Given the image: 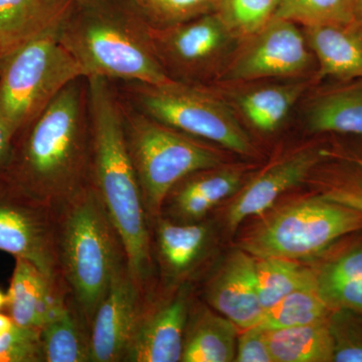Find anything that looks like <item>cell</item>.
I'll return each instance as SVG.
<instances>
[{
	"instance_id": "obj_1",
	"label": "cell",
	"mask_w": 362,
	"mask_h": 362,
	"mask_svg": "<svg viewBox=\"0 0 362 362\" xmlns=\"http://www.w3.org/2000/svg\"><path fill=\"white\" fill-rule=\"evenodd\" d=\"M20 133L1 169L28 194L58 209L90 185L87 78L64 88Z\"/></svg>"
},
{
	"instance_id": "obj_2",
	"label": "cell",
	"mask_w": 362,
	"mask_h": 362,
	"mask_svg": "<svg viewBox=\"0 0 362 362\" xmlns=\"http://www.w3.org/2000/svg\"><path fill=\"white\" fill-rule=\"evenodd\" d=\"M90 124V183L125 247L128 266L144 291L152 287L151 230L124 133L122 99L111 81L87 78Z\"/></svg>"
},
{
	"instance_id": "obj_3",
	"label": "cell",
	"mask_w": 362,
	"mask_h": 362,
	"mask_svg": "<svg viewBox=\"0 0 362 362\" xmlns=\"http://www.w3.org/2000/svg\"><path fill=\"white\" fill-rule=\"evenodd\" d=\"M86 78L158 85L169 82L148 28L125 0H80L57 32Z\"/></svg>"
},
{
	"instance_id": "obj_4",
	"label": "cell",
	"mask_w": 362,
	"mask_h": 362,
	"mask_svg": "<svg viewBox=\"0 0 362 362\" xmlns=\"http://www.w3.org/2000/svg\"><path fill=\"white\" fill-rule=\"evenodd\" d=\"M57 211V255L62 279L85 322L117 274L128 265L125 247L90 183Z\"/></svg>"
},
{
	"instance_id": "obj_5",
	"label": "cell",
	"mask_w": 362,
	"mask_h": 362,
	"mask_svg": "<svg viewBox=\"0 0 362 362\" xmlns=\"http://www.w3.org/2000/svg\"><path fill=\"white\" fill-rule=\"evenodd\" d=\"M126 145L149 223L160 216L171 189L187 176L220 168L223 156L201 140L135 110L122 100Z\"/></svg>"
},
{
	"instance_id": "obj_6",
	"label": "cell",
	"mask_w": 362,
	"mask_h": 362,
	"mask_svg": "<svg viewBox=\"0 0 362 362\" xmlns=\"http://www.w3.org/2000/svg\"><path fill=\"white\" fill-rule=\"evenodd\" d=\"M80 78L84 71L57 32L26 40L0 58V118L18 135Z\"/></svg>"
},
{
	"instance_id": "obj_7",
	"label": "cell",
	"mask_w": 362,
	"mask_h": 362,
	"mask_svg": "<svg viewBox=\"0 0 362 362\" xmlns=\"http://www.w3.org/2000/svg\"><path fill=\"white\" fill-rule=\"evenodd\" d=\"M123 90L130 106L157 122L240 156L256 153L232 109L204 86L176 81L158 85L127 82Z\"/></svg>"
},
{
	"instance_id": "obj_8",
	"label": "cell",
	"mask_w": 362,
	"mask_h": 362,
	"mask_svg": "<svg viewBox=\"0 0 362 362\" xmlns=\"http://www.w3.org/2000/svg\"><path fill=\"white\" fill-rule=\"evenodd\" d=\"M362 230V211L322 195L292 202L269 214L240 239L254 258L316 256L345 235Z\"/></svg>"
},
{
	"instance_id": "obj_9",
	"label": "cell",
	"mask_w": 362,
	"mask_h": 362,
	"mask_svg": "<svg viewBox=\"0 0 362 362\" xmlns=\"http://www.w3.org/2000/svg\"><path fill=\"white\" fill-rule=\"evenodd\" d=\"M147 28L166 75L185 84L204 86L220 80L240 42L216 13L169 28Z\"/></svg>"
},
{
	"instance_id": "obj_10",
	"label": "cell",
	"mask_w": 362,
	"mask_h": 362,
	"mask_svg": "<svg viewBox=\"0 0 362 362\" xmlns=\"http://www.w3.org/2000/svg\"><path fill=\"white\" fill-rule=\"evenodd\" d=\"M56 230V209L28 194L0 168V251L28 259L54 282L66 286L59 268Z\"/></svg>"
},
{
	"instance_id": "obj_11",
	"label": "cell",
	"mask_w": 362,
	"mask_h": 362,
	"mask_svg": "<svg viewBox=\"0 0 362 362\" xmlns=\"http://www.w3.org/2000/svg\"><path fill=\"white\" fill-rule=\"evenodd\" d=\"M233 54L220 81L251 82L263 78H298L313 65V54L298 23L274 18Z\"/></svg>"
},
{
	"instance_id": "obj_12",
	"label": "cell",
	"mask_w": 362,
	"mask_h": 362,
	"mask_svg": "<svg viewBox=\"0 0 362 362\" xmlns=\"http://www.w3.org/2000/svg\"><path fill=\"white\" fill-rule=\"evenodd\" d=\"M190 303L187 286L156 298L145 292L144 302L124 362H180L182 359Z\"/></svg>"
},
{
	"instance_id": "obj_13",
	"label": "cell",
	"mask_w": 362,
	"mask_h": 362,
	"mask_svg": "<svg viewBox=\"0 0 362 362\" xmlns=\"http://www.w3.org/2000/svg\"><path fill=\"white\" fill-rule=\"evenodd\" d=\"M145 291L129 266L117 274L90 325V362H124L139 319Z\"/></svg>"
},
{
	"instance_id": "obj_14",
	"label": "cell",
	"mask_w": 362,
	"mask_h": 362,
	"mask_svg": "<svg viewBox=\"0 0 362 362\" xmlns=\"http://www.w3.org/2000/svg\"><path fill=\"white\" fill-rule=\"evenodd\" d=\"M328 160L323 147H305L274 162L240 190L230 204L226 223L235 232L250 216L269 211L287 190L301 183L312 170Z\"/></svg>"
},
{
	"instance_id": "obj_15",
	"label": "cell",
	"mask_w": 362,
	"mask_h": 362,
	"mask_svg": "<svg viewBox=\"0 0 362 362\" xmlns=\"http://www.w3.org/2000/svg\"><path fill=\"white\" fill-rule=\"evenodd\" d=\"M206 301L237 327L259 325L264 311L259 301L256 259L243 250L233 252L207 282Z\"/></svg>"
},
{
	"instance_id": "obj_16",
	"label": "cell",
	"mask_w": 362,
	"mask_h": 362,
	"mask_svg": "<svg viewBox=\"0 0 362 362\" xmlns=\"http://www.w3.org/2000/svg\"><path fill=\"white\" fill-rule=\"evenodd\" d=\"M16 259L6 307L16 325L40 329L71 302L66 286L54 282L28 259Z\"/></svg>"
},
{
	"instance_id": "obj_17",
	"label": "cell",
	"mask_w": 362,
	"mask_h": 362,
	"mask_svg": "<svg viewBox=\"0 0 362 362\" xmlns=\"http://www.w3.org/2000/svg\"><path fill=\"white\" fill-rule=\"evenodd\" d=\"M243 176V169L221 166L192 173L169 192L160 216L178 223L204 221L218 204L239 192Z\"/></svg>"
},
{
	"instance_id": "obj_18",
	"label": "cell",
	"mask_w": 362,
	"mask_h": 362,
	"mask_svg": "<svg viewBox=\"0 0 362 362\" xmlns=\"http://www.w3.org/2000/svg\"><path fill=\"white\" fill-rule=\"evenodd\" d=\"M152 259L168 284L187 280L206 255L209 226L204 223H178L159 216L150 223Z\"/></svg>"
},
{
	"instance_id": "obj_19",
	"label": "cell",
	"mask_w": 362,
	"mask_h": 362,
	"mask_svg": "<svg viewBox=\"0 0 362 362\" xmlns=\"http://www.w3.org/2000/svg\"><path fill=\"white\" fill-rule=\"evenodd\" d=\"M318 77L338 82L362 78V23L304 26Z\"/></svg>"
},
{
	"instance_id": "obj_20",
	"label": "cell",
	"mask_w": 362,
	"mask_h": 362,
	"mask_svg": "<svg viewBox=\"0 0 362 362\" xmlns=\"http://www.w3.org/2000/svg\"><path fill=\"white\" fill-rule=\"evenodd\" d=\"M80 0H0V58L26 40L58 32Z\"/></svg>"
},
{
	"instance_id": "obj_21",
	"label": "cell",
	"mask_w": 362,
	"mask_h": 362,
	"mask_svg": "<svg viewBox=\"0 0 362 362\" xmlns=\"http://www.w3.org/2000/svg\"><path fill=\"white\" fill-rule=\"evenodd\" d=\"M311 133L362 137V78L343 81L317 93L306 110Z\"/></svg>"
},
{
	"instance_id": "obj_22",
	"label": "cell",
	"mask_w": 362,
	"mask_h": 362,
	"mask_svg": "<svg viewBox=\"0 0 362 362\" xmlns=\"http://www.w3.org/2000/svg\"><path fill=\"white\" fill-rule=\"evenodd\" d=\"M190 307L182 362L235 361L237 326L204 306Z\"/></svg>"
},
{
	"instance_id": "obj_23",
	"label": "cell",
	"mask_w": 362,
	"mask_h": 362,
	"mask_svg": "<svg viewBox=\"0 0 362 362\" xmlns=\"http://www.w3.org/2000/svg\"><path fill=\"white\" fill-rule=\"evenodd\" d=\"M317 288L331 310L362 315V247H352L315 271Z\"/></svg>"
},
{
	"instance_id": "obj_24",
	"label": "cell",
	"mask_w": 362,
	"mask_h": 362,
	"mask_svg": "<svg viewBox=\"0 0 362 362\" xmlns=\"http://www.w3.org/2000/svg\"><path fill=\"white\" fill-rule=\"evenodd\" d=\"M40 331L45 362H90V330L71 300Z\"/></svg>"
},
{
	"instance_id": "obj_25",
	"label": "cell",
	"mask_w": 362,
	"mask_h": 362,
	"mask_svg": "<svg viewBox=\"0 0 362 362\" xmlns=\"http://www.w3.org/2000/svg\"><path fill=\"white\" fill-rule=\"evenodd\" d=\"M307 82L295 78L286 84L265 86L238 98L240 110L256 129L270 133L280 127L303 95Z\"/></svg>"
},
{
	"instance_id": "obj_26",
	"label": "cell",
	"mask_w": 362,
	"mask_h": 362,
	"mask_svg": "<svg viewBox=\"0 0 362 362\" xmlns=\"http://www.w3.org/2000/svg\"><path fill=\"white\" fill-rule=\"evenodd\" d=\"M274 362L333 361L328 319L323 322L266 330Z\"/></svg>"
},
{
	"instance_id": "obj_27",
	"label": "cell",
	"mask_w": 362,
	"mask_h": 362,
	"mask_svg": "<svg viewBox=\"0 0 362 362\" xmlns=\"http://www.w3.org/2000/svg\"><path fill=\"white\" fill-rule=\"evenodd\" d=\"M255 259L259 301L265 312L290 293L316 283L315 271L305 268L295 259Z\"/></svg>"
},
{
	"instance_id": "obj_28",
	"label": "cell",
	"mask_w": 362,
	"mask_h": 362,
	"mask_svg": "<svg viewBox=\"0 0 362 362\" xmlns=\"http://www.w3.org/2000/svg\"><path fill=\"white\" fill-rule=\"evenodd\" d=\"M331 312L315 283L283 298L264 313L259 326L265 330H276L311 325L327 320Z\"/></svg>"
},
{
	"instance_id": "obj_29",
	"label": "cell",
	"mask_w": 362,
	"mask_h": 362,
	"mask_svg": "<svg viewBox=\"0 0 362 362\" xmlns=\"http://www.w3.org/2000/svg\"><path fill=\"white\" fill-rule=\"evenodd\" d=\"M149 28H164L216 13L221 0H125Z\"/></svg>"
},
{
	"instance_id": "obj_30",
	"label": "cell",
	"mask_w": 362,
	"mask_h": 362,
	"mask_svg": "<svg viewBox=\"0 0 362 362\" xmlns=\"http://www.w3.org/2000/svg\"><path fill=\"white\" fill-rule=\"evenodd\" d=\"M282 0H221L216 13L242 42L261 32L277 13Z\"/></svg>"
},
{
	"instance_id": "obj_31",
	"label": "cell",
	"mask_w": 362,
	"mask_h": 362,
	"mask_svg": "<svg viewBox=\"0 0 362 362\" xmlns=\"http://www.w3.org/2000/svg\"><path fill=\"white\" fill-rule=\"evenodd\" d=\"M276 18L303 26L356 21L352 0H282Z\"/></svg>"
},
{
	"instance_id": "obj_32",
	"label": "cell",
	"mask_w": 362,
	"mask_h": 362,
	"mask_svg": "<svg viewBox=\"0 0 362 362\" xmlns=\"http://www.w3.org/2000/svg\"><path fill=\"white\" fill-rule=\"evenodd\" d=\"M337 161L322 180L321 195L362 211V165Z\"/></svg>"
},
{
	"instance_id": "obj_33",
	"label": "cell",
	"mask_w": 362,
	"mask_h": 362,
	"mask_svg": "<svg viewBox=\"0 0 362 362\" xmlns=\"http://www.w3.org/2000/svg\"><path fill=\"white\" fill-rule=\"evenodd\" d=\"M354 312L337 309L328 318L333 344V361L362 362V324Z\"/></svg>"
},
{
	"instance_id": "obj_34",
	"label": "cell",
	"mask_w": 362,
	"mask_h": 362,
	"mask_svg": "<svg viewBox=\"0 0 362 362\" xmlns=\"http://www.w3.org/2000/svg\"><path fill=\"white\" fill-rule=\"evenodd\" d=\"M0 362H45L40 329L14 324L0 338Z\"/></svg>"
},
{
	"instance_id": "obj_35",
	"label": "cell",
	"mask_w": 362,
	"mask_h": 362,
	"mask_svg": "<svg viewBox=\"0 0 362 362\" xmlns=\"http://www.w3.org/2000/svg\"><path fill=\"white\" fill-rule=\"evenodd\" d=\"M235 361L274 362L265 329L259 325L245 329L237 342Z\"/></svg>"
},
{
	"instance_id": "obj_36",
	"label": "cell",
	"mask_w": 362,
	"mask_h": 362,
	"mask_svg": "<svg viewBox=\"0 0 362 362\" xmlns=\"http://www.w3.org/2000/svg\"><path fill=\"white\" fill-rule=\"evenodd\" d=\"M328 159L351 162L362 165V142L356 145H337L326 148Z\"/></svg>"
},
{
	"instance_id": "obj_37",
	"label": "cell",
	"mask_w": 362,
	"mask_h": 362,
	"mask_svg": "<svg viewBox=\"0 0 362 362\" xmlns=\"http://www.w3.org/2000/svg\"><path fill=\"white\" fill-rule=\"evenodd\" d=\"M14 138L16 134L0 118V168H4L11 158Z\"/></svg>"
},
{
	"instance_id": "obj_38",
	"label": "cell",
	"mask_w": 362,
	"mask_h": 362,
	"mask_svg": "<svg viewBox=\"0 0 362 362\" xmlns=\"http://www.w3.org/2000/svg\"><path fill=\"white\" fill-rule=\"evenodd\" d=\"M13 325V319L9 315L0 313V338L4 337L6 333H8Z\"/></svg>"
},
{
	"instance_id": "obj_39",
	"label": "cell",
	"mask_w": 362,
	"mask_h": 362,
	"mask_svg": "<svg viewBox=\"0 0 362 362\" xmlns=\"http://www.w3.org/2000/svg\"><path fill=\"white\" fill-rule=\"evenodd\" d=\"M354 20L362 23V0H352Z\"/></svg>"
},
{
	"instance_id": "obj_40",
	"label": "cell",
	"mask_w": 362,
	"mask_h": 362,
	"mask_svg": "<svg viewBox=\"0 0 362 362\" xmlns=\"http://www.w3.org/2000/svg\"><path fill=\"white\" fill-rule=\"evenodd\" d=\"M7 302V295L4 294V292L0 290V309L4 308V307H6Z\"/></svg>"
}]
</instances>
